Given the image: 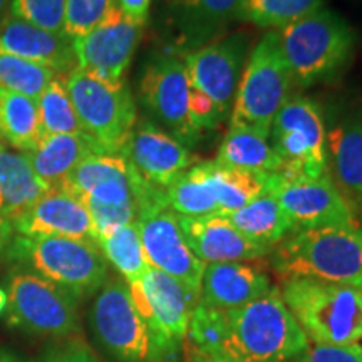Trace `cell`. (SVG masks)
I'll return each instance as SVG.
<instances>
[{
  "label": "cell",
  "instance_id": "cell-47",
  "mask_svg": "<svg viewBox=\"0 0 362 362\" xmlns=\"http://www.w3.org/2000/svg\"><path fill=\"white\" fill-rule=\"evenodd\" d=\"M197 362H226V361H220V359H211V357H203L200 356L197 359Z\"/></svg>",
  "mask_w": 362,
  "mask_h": 362
},
{
  "label": "cell",
  "instance_id": "cell-49",
  "mask_svg": "<svg viewBox=\"0 0 362 362\" xmlns=\"http://www.w3.org/2000/svg\"><path fill=\"white\" fill-rule=\"evenodd\" d=\"M0 151H4V143L0 141Z\"/></svg>",
  "mask_w": 362,
  "mask_h": 362
},
{
  "label": "cell",
  "instance_id": "cell-2",
  "mask_svg": "<svg viewBox=\"0 0 362 362\" xmlns=\"http://www.w3.org/2000/svg\"><path fill=\"white\" fill-rule=\"evenodd\" d=\"M59 188L83 202L96 233L106 235L138 220L139 203L149 185L121 155L96 153L81 161Z\"/></svg>",
  "mask_w": 362,
  "mask_h": 362
},
{
  "label": "cell",
  "instance_id": "cell-43",
  "mask_svg": "<svg viewBox=\"0 0 362 362\" xmlns=\"http://www.w3.org/2000/svg\"><path fill=\"white\" fill-rule=\"evenodd\" d=\"M13 226L8 220L0 216V253H4L7 250V247L11 245L12 238H13Z\"/></svg>",
  "mask_w": 362,
  "mask_h": 362
},
{
  "label": "cell",
  "instance_id": "cell-35",
  "mask_svg": "<svg viewBox=\"0 0 362 362\" xmlns=\"http://www.w3.org/2000/svg\"><path fill=\"white\" fill-rule=\"evenodd\" d=\"M188 334L203 357L225 361L230 341V327L225 310L198 302L189 317Z\"/></svg>",
  "mask_w": 362,
  "mask_h": 362
},
{
  "label": "cell",
  "instance_id": "cell-26",
  "mask_svg": "<svg viewBox=\"0 0 362 362\" xmlns=\"http://www.w3.org/2000/svg\"><path fill=\"white\" fill-rule=\"evenodd\" d=\"M216 161L232 168L262 175L282 171V161L272 148L269 136L243 124H230L221 139Z\"/></svg>",
  "mask_w": 362,
  "mask_h": 362
},
{
  "label": "cell",
  "instance_id": "cell-34",
  "mask_svg": "<svg viewBox=\"0 0 362 362\" xmlns=\"http://www.w3.org/2000/svg\"><path fill=\"white\" fill-rule=\"evenodd\" d=\"M39 116L44 136L86 133L67 94L64 76H56L45 88L39 99Z\"/></svg>",
  "mask_w": 362,
  "mask_h": 362
},
{
  "label": "cell",
  "instance_id": "cell-10",
  "mask_svg": "<svg viewBox=\"0 0 362 362\" xmlns=\"http://www.w3.org/2000/svg\"><path fill=\"white\" fill-rule=\"evenodd\" d=\"M7 322L35 336L67 337L79 330V300L29 270L7 279Z\"/></svg>",
  "mask_w": 362,
  "mask_h": 362
},
{
  "label": "cell",
  "instance_id": "cell-38",
  "mask_svg": "<svg viewBox=\"0 0 362 362\" xmlns=\"http://www.w3.org/2000/svg\"><path fill=\"white\" fill-rule=\"evenodd\" d=\"M116 6V0H67L64 34L71 40L83 37Z\"/></svg>",
  "mask_w": 362,
  "mask_h": 362
},
{
  "label": "cell",
  "instance_id": "cell-50",
  "mask_svg": "<svg viewBox=\"0 0 362 362\" xmlns=\"http://www.w3.org/2000/svg\"><path fill=\"white\" fill-rule=\"evenodd\" d=\"M361 357H362V346H361Z\"/></svg>",
  "mask_w": 362,
  "mask_h": 362
},
{
  "label": "cell",
  "instance_id": "cell-3",
  "mask_svg": "<svg viewBox=\"0 0 362 362\" xmlns=\"http://www.w3.org/2000/svg\"><path fill=\"white\" fill-rule=\"evenodd\" d=\"M89 324L103 351L116 362H175L180 342L161 336L136 309L124 280L110 279L98 291Z\"/></svg>",
  "mask_w": 362,
  "mask_h": 362
},
{
  "label": "cell",
  "instance_id": "cell-27",
  "mask_svg": "<svg viewBox=\"0 0 362 362\" xmlns=\"http://www.w3.org/2000/svg\"><path fill=\"white\" fill-rule=\"evenodd\" d=\"M240 233L245 235L257 245L272 250L293 232V225L274 193L267 189L259 198L225 215Z\"/></svg>",
  "mask_w": 362,
  "mask_h": 362
},
{
  "label": "cell",
  "instance_id": "cell-44",
  "mask_svg": "<svg viewBox=\"0 0 362 362\" xmlns=\"http://www.w3.org/2000/svg\"><path fill=\"white\" fill-rule=\"evenodd\" d=\"M0 362H24L22 359H19L16 354L8 351H0Z\"/></svg>",
  "mask_w": 362,
  "mask_h": 362
},
{
  "label": "cell",
  "instance_id": "cell-12",
  "mask_svg": "<svg viewBox=\"0 0 362 362\" xmlns=\"http://www.w3.org/2000/svg\"><path fill=\"white\" fill-rule=\"evenodd\" d=\"M327 131L320 107L293 94L275 116L270 144L282 161V171L319 178L327 173Z\"/></svg>",
  "mask_w": 362,
  "mask_h": 362
},
{
  "label": "cell",
  "instance_id": "cell-14",
  "mask_svg": "<svg viewBox=\"0 0 362 362\" xmlns=\"http://www.w3.org/2000/svg\"><path fill=\"white\" fill-rule=\"evenodd\" d=\"M189 93L192 84L183 59L160 56L144 67L139 81L143 106L185 146L194 144L200 138L189 116Z\"/></svg>",
  "mask_w": 362,
  "mask_h": 362
},
{
  "label": "cell",
  "instance_id": "cell-48",
  "mask_svg": "<svg viewBox=\"0 0 362 362\" xmlns=\"http://www.w3.org/2000/svg\"><path fill=\"white\" fill-rule=\"evenodd\" d=\"M359 235H361V242H362V223H361V226H359Z\"/></svg>",
  "mask_w": 362,
  "mask_h": 362
},
{
  "label": "cell",
  "instance_id": "cell-28",
  "mask_svg": "<svg viewBox=\"0 0 362 362\" xmlns=\"http://www.w3.org/2000/svg\"><path fill=\"white\" fill-rule=\"evenodd\" d=\"M49 188L34 173L25 155L0 151V216L12 223Z\"/></svg>",
  "mask_w": 362,
  "mask_h": 362
},
{
  "label": "cell",
  "instance_id": "cell-22",
  "mask_svg": "<svg viewBox=\"0 0 362 362\" xmlns=\"http://www.w3.org/2000/svg\"><path fill=\"white\" fill-rule=\"evenodd\" d=\"M274 285L265 272L245 262H225L205 265L200 302L220 310H233L250 304Z\"/></svg>",
  "mask_w": 362,
  "mask_h": 362
},
{
  "label": "cell",
  "instance_id": "cell-9",
  "mask_svg": "<svg viewBox=\"0 0 362 362\" xmlns=\"http://www.w3.org/2000/svg\"><path fill=\"white\" fill-rule=\"evenodd\" d=\"M64 83L86 134L104 153L121 155L138 123L136 103L128 84H104L78 67L64 76Z\"/></svg>",
  "mask_w": 362,
  "mask_h": 362
},
{
  "label": "cell",
  "instance_id": "cell-32",
  "mask_svg": "<svg viewBox=\"0 0 362 362\" xmlns=\"http://www.w3.org/2000/svg\"><path fill=\"white\" fill-rule=\"evenodd\" d=\"M98 245L101 248L104 259L119 272L128 285L139 282L151 267L146 259V253H144L136 221L117 226L112 232L99 237Z\"/></svg>",
  "mask_w": 362,
  "mask_h": 362
},
{
  "label": "cell",
  "instance_id": "cell-30",
  "mask_svg": "<svg viewBox=\"0 0 362 362\" xmlns=\"http://www.w3.org/2000/svg\"><path fill=\"white\" fill-rule=\"evenodd\" d=\"M166 203L178 216H206L220 214L210 161L193 165L165 189Z\"/></svg>",
  "mask_w": 362,
  "mask_h": 362
},
{
  "label": "cell",
  "instance_id": "cell-17",
  "mask_svg": "<svg viewBox=\"0 0 362 362\" xmlns=\"http://www.w3.org/2000/svg\"><path fill=\"white\" fill-rule=\"evenodd\" d=\"M121 156L144 183L163 192L194 165L188 146L149 121L134 126Z\"/></svg>",
  "mask_w": 362,
  "mask_h": 362
},
{
  "label": "cell",
  "instance_id": "cell-45",
  "mask_svg": "<svg viewBox=\"0 0 362 362\" xmlns=\"http://www.w3.org/2000/svg\"><path fill=\"white\" fill-rule=\"evenodd\" d=\"M7 304H8L7 292L4 291V288H0V314H2V312L7 309Z\"/></svg>",
  "mask_w": 362,
  "mask_h": 362
},
{
  "label": "cell",
  "instance_id": "cell-23",
  "mask_svg": "<svg viewBox=\"0 0 362 362\" xmlns=\"http://www.w3.org/2000/svg\"><path fill=\"white\" fill-rule=\"evenodd\" d=\"M243 0H163L178 39L192 49L214 42L216 35L240 21Z\"/></svg>",
  "mask_w": 362,
  "mask_h": 362
},
{
  "label": "cell",
  "instance_id": "cell-40",
  "mask_svg": "<svg viewBox=\"0 0 362 362\" xmlns=\"http://www.w3.org/2000/svg\"><path fill=\"white\" fill-rule=\"evenodd\" d=\"M292 362H362L361 346H315L298 354Z\"/></svg>",
  "mask_w": 362,
  "mask_h": 362
},
{
  "label": "cell",
  "instance_id": "cell-13",
  "mask_svg": "<svg viewBox=\"0 0 362 362\" xmlns=\"http://www.w3.org/2000/svg\"><path fill=\"white\" fill-rule=\"evenodd\" d=\"M269 189L275 194L296 230L319 226H354V211L334 187L329 173L319 178L279 171L269 175Z\"/></svg>",
  "mask_w": 362,
  "mask_h": 362
},
{
  "label": "cell",
  "instance_id": "cell-42",
  "mask_svg": "<svg viewBox=\"0 0 362 362\" xmlns=\"http://www.w3.org/2000/svg\"><path fill=\"white\" fill-rule=\"evenodd\" d=\"M151 2L153 0H116V7L129 21H133L139 25H144L148 22Z\"/></svg>",
  "mask_w": 362,
  "mask_h": 362
},
{
  "label": "cell",
  "instance_id": "cell-33",
  "mask_svg": "<svg viewBox=\"0 0 362 362\" xmlns=\"http://www.w3.org/2000/svg\"><path fill=\"white\" fill-rule=\"evenodd\" d=\"M324 0H243L240 21L280 30L322 8Z\"/></svg>",
  "mask_w": 362,
  "mask_h": 362
},
{
  "label": "cell",
  "instance_id": "cell-5",
  "mask_svg": "<svg viewBox=\"0 0 362 362\" xmlns=\"http://www.w3.org/2000/svg\"><path fill=\"white\" fill-rule=\"evenodd\" d=\"M4 255L78 300L98 293L107 280V260L98 243L89 240L13 235Z\"/></svg>",
  "mask_w": 362,
  "mask_h": 362
},
{
  "label": "cell",
  "instance_id": "cell-37",
  "mask_svg": "<svg viewBox=\"0 0 362 362\" xmlns=\"http://www.w3.org/2000/svg\"><path fill=\"white\" fill-rule=\"evenodd\" d=\"M66 2L67 0H12L8 13L49 33L64 34Z\"/></svg>",
  "mask_w": 362,
  "mask_h": 362
},
{
  "label": "cell",
  "instance_id": "cell-20",
  "mask_svg": "<svg viewBox=\"0 0 362 362\" xmlns=\"http://www.w3.org/2000/svg\"><path fill=\"white\" fill-rule=\"evenodd\" d=\"M180 226L189 248L205 265L255 260L270 252L240 233L221 214L194 218L180 216Z\"/></svg>",
  "mask_w": 362,
  "mask_h": 362
},
{
  "label": "cell",
  "instance_id": "cell-1",
  "mask_svg": "<svg viewBox=\"0 0 362 362\" xmlns=\"http://www.w3.org/2000/svg\"><path fill=\"white\" fill-rule=\"evenodd\" d=\"M272 267L282 280L305 279L362 291L359 226L296 230L272 248Z\"/></svg>",
  "mask_w": 362,
  "mask_h": 362
},
{
  "label": "cell",
  "instance_id": "cell-29",
  "mask_svg": "<svg viewBox=\"0 0 362 362\" xmlns=\"http://www.w3.org/2000/svg\"><path fill=\"white\" fill-rule=\"evenodd\" d=\"M42 138L39 103L33 98L0 89V141L30 153L39 146Z\"/></svg>",
  "mask_w": 362,
  "mask_h": 362
},
{
  "label": "cell",
  "instance_id": "cell-18",
  "mask_svg": "<svg viewBox=\"0 0 362 362\" xmlns=\"http://www.w3.org/2000/svg\"><path fill=\"white\" fill-rule=\"evenodd\" d=\"M243 59L245 42L235 35L193 49L183 62L192 88L206 94L228 116L242 78Z\"/></svg>",
  "mask_w": 362,
  "mask_h": 362
},
{
  "label": "cell",
  "instance_id": "cell-7",
  "mask_svg": "<svg viewBox=\"0 0 362 362\" xmlns=\"http://www.w3.org/2000/svg\"><path fill=\"white\" fill-rule=\"evenodd\" d=\"M285 305L317 346H354L362 339V291L349 285L284 280Z\"/></svg>",
  "mask_w": 362,
  "mask_h": 362
},
{
  "label": "cell",
  "instance_id": "cell-31",
  "mask_svg": "<svg viewBox=\"0 0 362 362\" xmlns=\"http://www.w3.org/2000/svg\"><path fill=\"white\" fill-rule=\"evenodd\" d=\"M210 165L218 211L221 215L233 214L240 208L247 206L269 188V175L232 168V166L221 165L216 160L210 161Z\"/></svg>",
  "mask_w": 362,
  "mask_h": 362
},
{
  "label": "cell",
  "instance_id": "cell-8",
  "mask_svg": "<svg viewBox=\"0 0 362 362\" xmlns=\"http://www.w3.org/2000/svg\"><path fill=\"white\" fill-rule=\"evenodd\" d=\"M292 76L280 49L277 30L262 35L243 67L230 124H243L269 136L275 116L291 98Z\"/></svg>",
  "mask_w": 362,
  "mask_h": 362
},
{
  "label": "cell",
  "instance_id": "cell-16",
  "mask_svg": "<svg viewBox=\"0 0 362 362\" xmlns=\"http://www.w3.org/2000/svg\"><path fill=\"white\" fill-rule=\"evenodd\" d=\"M128 287L136 309L156 332L175 342L187 337L189 317L200 302V296L153 267H149L139 282L129 284Z\"/></svg>",
  "mask_w": 362,
  "mask_h": 362
},
{
  "label": "cell",
  "instance_id": "cell-15",
  "mask_svg": "<svg viewBox=\"0 0 362 362\" xmlns=\"http://www.w3.org/2000/svg\"><path fill=\"white\" fill-rule=\"evenodd\" d=\"M141 35L143 25L115 6L94 29L72 40L76 67L104 84H123Z\"/></svg>",
  "mask_w": 362,
  "mask_h": 362
},
{
  "label": "cell",
  "instance_id": "cell-4",
  "mask_svg": "<svg viewBox=\"0 0 362 362\" xmlns=\"http://www.w3.org/2000/svg\"><path fill=\"white\" fill-rule=\"evenodd\" d=\"M225 314L230 327L226 362H292L309 347V339L275 287Z\"/></svg>",
  "mask_w": 362,
  "mask_h": 362
},
{
  "label": "cell",
  "instance_id": "cell-24",
  "mask_svg": "<svg viewBox=\"0 0 362 362\" xmlns=\"http://www.w3.org/2000/svg\"><path fill=\"white\" fill-rule=\"evenodd\" d=\"M327 173L352 211L362 208V121L347 117L327 131Z\"/></svg>",
  "mask_w": 362,
  "mask_h": 362
},
{
  "label": "cell",
  "instance_id": "cell-36",
  "mask_svg": "<svg viewBox=\"0 0 362 362\" xmlns=\"http://www.w3.org/2000/svg\"><path fill=\"white\" fill-rule=\"evenodd\" d=\"M56 72L37 62L0 52V89L12 90L39 103Z\"/></svg>",
  "mask_w": 362,
  "mask_h": 362
},
{
  "label": "cell",
  "instance_id": "cell-46",
  "mask_svg": "<svg viewBox=\"0 0 362 362\" xmlns=\"http://www.w3.org/2000/svg\"><path fill=\"white\" fill-rule=\"evenodd\" d=\"M11 2H12V0H0V19H2L4 12H6L7 8L11 7Z\"/></svg>",
  "mask_w": 362,
  "mask_h": 362
},
{
  "label": "cell",
  "instance_id": "cell-41",
  "mask_svg": "<svg viewBox=\"0 0 362 362\" xmlns=\"http://www.w3.org/2000/svg\"><path fill=\"white\" fill-rule=\"evenodd\" d=\"M42 362H101L79 341H69L51 347L42 357Z\"/></svg>",
  "mask_w": 362,
  "mask_h": 362
},
{
  "label": "cell",
  "instance_id": "cell-39",
  "mask_svg": "<svg viewBox=\"0 0 362 362\" xmlns=\"http://www.w3.org/2000/svg\"><path fill=\"white\" fill-rule=\"evenodd\" d=\"M189 116H192L194 128L200 134L203 129H216L226 117V115L221 112L220 107L206 94L193 88L189 93Z\"/></svg>",
  "mask_w": 362,
  "mask_h": 362
},
{
  "label": "cell",
  "instance_id": "cell-11",
  "mask_svg": "<svg viewBox=\"0 0 362 362\" xmlns=\"http://www.w3.org/2000/svg\"><path fill=\"white\" fill-rule=\"evenodd\" d=\"M139 237L149 265L200 296L205 264L197 259L180 226V216L166 203L163 189H151L139 205Z\"/></svg>",
  "mask_w": 362,
  "mask_h": 362
},
{
  "label": "cell",
  "instance_id": "cell-21",
  "mask_svg": "<svg viewBox=\"0 0 362 362\" xmlns=\"http://www.w3.org/2000/svg\"><path fill=\"white\" fill-rule=\"evenodd\" d=\"M0 52L37 62L57 76H66L76 67L72 40L54 34L7 13L0 19Z\"/></svg>",
  "mask_w": 362,
  "mask_h": 362
},
{
  "label": "cell",
  "instance_id": "cell-19",
  "mask_svg": "<svg viewBox=\"0 0 362 362\" xmlns=\"http://www.w3.org/2000/svg\"><path fill=\"white\" fill-rule=\"evenodd\" d=\"M24 237H64L98 243V233L88 208L64 189L45 192L29 210L12 221Z\"/></svg>",
  "mask_w": 362,
  "mask_h": 362
},
{
  "label": "cell",
  "instance_id": "cell-25",
  "mask_svg": "<svg viewBox=\"0 0 362 362\" xmlns=\"http://www.w3.org/2000/svg\"><path fill=\"white\" fill-rule=\"evenodd\" d=\"M96 153H104L89 134H52L44 136L39 146L24 153L34 173L49 189L59 188L66 176L81 161Z\"/></svg>",
  "mask_w": 362,
  "mask_h": 362
},
{
  "label": "cell",
  "instance_id": "cell-6",
  "mask_svg": "<svg viewBox=\"0 0 362 362\" xmlns=\"http://www.w3.org/2000/svg\"><path fill=\"white\" fill-rule=\"evenodd\" d=\"M277 33L297 88H307L339 74L354 52V30L344 17L329 8H319Z\"/></svg>",
  "mask_w": 362,
  "mask_h": 362
}]
</instances>
